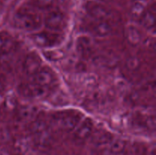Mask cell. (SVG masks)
Segmentation results:
<instances>
[{
    "mask_svg": "<svg viewBox=\"0 0 156 155\" xmlns=\"http://www.w3.org/2000/svg\"><path fill=\"white\" fill-rule=\"evenodd\" d=\"M41 61L37 56L35 54L29 55L24 62V72L32 77L41 68Z\"/></svg>",
    "mask_w": 156,
    "mask_h": 155,
    "instance_id": "9",
    "label": "cell"
},
{
    "mask_svg": "<svg viewBox=\"0 0 156 155\" xmlns=\"http://www.w3.org/2000/svg\"><path fill=\"white\" fill-rule=\"evenodd\" d=\"M15 47V40L7 33L0 32V54L9 53Z\"/></svg>",
    "mask_w": 156,
    "mask_h": 155,
    "instance_id": "11",
    "label": "cell"
},
{
    "mask_svg": "<svg viewBox=\"0 0 156 155\" xmlns=\"http://www.w3.org/2000/svg\"><path fill=\"white\" fill-rule=\"evenodd\" d=\"M86 12L95 21H107L111 15V12L105 6L96 2H88Z\"/></svg>",
    "mask_w": 156,
    "mask_h": 155,
    "instance_id": "7",
    "label": "cell"
},
{
    "mask_svg": "<svg viewBox=\"0 0 156 155\" xmlns=\"http://www.w3.org/2000/svg\"><path fill=\"white\" fill-rule=\"evenodd\" d=\"M17 27L26 31L38 30L42 24L41 15L34 5H26L20 8L14 16Z\"/></svg>",
    "mask_w": 156,
    "mask_h": 155,
    "instance_id": "1",
    "label": "cell"
},
{
    "mask_svg": "<svg viewBox=\"0 0 156 155\" xmlns=\"http://www.w3.org/2000/svg\"><path fill=\"white\" fill-rule=\"evenodd\" d=\"M55 0H34V5L41 10H49L53 7Z\"/></svg>",
    "mask_w": 156,
    "mask_h": 155,
    "instance_id": "16",
    "label": "cell"
},
{
    "mask_svg": "<svg viewBox=\"0 0 156 155\" xmlns=\"http://www.w3.org/2000/svg\"><path fill=\"white\" fill-rule=\"evenodd\" d=\"M111 30L112 28L107 21H95L90 27V30L91 33L100 37L109 35Z\"/></svg>",
    "mask_w": 156,
    "mask_h": 155,
    "instance_id": "10",
    "label": "cell"
},
{
    "mask_svg": "<svg viewBox=\"0 0 156 155\" xmlns=\"http://www.w3.org/2000/svg\"><path fill=\"white\" fill-rule=\"evenodd\" d=\"M44 24L49 30L57 33L65 26V15L59 9L51 8L47 10Z\"/></svg>",
    "mask_w": 156,
    "mask_h": 155,
    "instance_id": "3",
    "label": "cell"
},
{
    "mask_svg": "<svg viewBox=\"0 0 156 155\" xmlns=\"http://www.w3.org/2000/svg\"><path fill=\"white\" fill-rule=\"evenodd\" d=\"M108 146L109 147L110 151L111 153L119 154V153H122L123 151V149H124L125 147V142L124 141L120 139V138H116V139L113 138Z\"/></svg>",
    "mask_w": 156,
    "mask_h": 155,
    "instance_id": "14",
    "label": "cell"
},
{
    "mask_svg": "<svg viewBox=\"0 0 156 155\" xmlns=\"http://www.w3.org/2000/svg\"><path fill=\"white\" fill-rule=\"evenodd\" d=\"M47 90L48 89H46L31 81V83L23 85L21 91L22 94L27 97H33V98H41L47 94Z\"/></svg>",
    "mask_w": 156,
    "mask_h": 155,
    "instance_id": "8",
    "label": "cell"
},
{
    "mask_svg": "<svg viewBox=\"0 0 156 155\" xmlns=\"http://www.w3.org/2000/svg\"><path fill=\"white\" fill-rule=\"evenodd\" d=\"M126 36L132 43H137L141 38L140 30L134 26H129L126 28Z\"/></svg>",
    "mask_w": 156,
    "mask_h": 155,
    "instance_id": "15",
    "label": "cell"
},
{
    "mask_svg": "<svg viewBox=\"0 0 156 155\" xmlns=\"http://www.w3.org/2000/svg\"><path fill=\"white\" fill-rule=\"evenodd\" d=\"M83 119L81 112L75 110H66L53 114L51 122L57 129L65 132H73Z\"/></svg>",
    "mask_w": 156,
    "mask_h": 155,
    "instance_id": "2",
    "label": "cell"
},
{
    "mask_svg": "<svg viewBox=\"0 0 156 155\" xmlns=\"http://www.w3.org/2000/svg\"><path fill=\"white\" fill-rule=\"evenodd\" d=\"M56 81V76L50 68L41 67L33 76L32 82L39 86L48 89Z\"/></svg>",
    "mask_w": 156,
    "mask_h": 155,
    "instance_id": "6",
    "label": "cell"
},
{
    "mask_svg": "<svg viewBox=\"0 0 156 155\" xmlns=\"http://www.w3.org/2000/svg\"><path fill=\"white\" fill-rule=\"evenodd\" d=\"M94 131V122L89 118L82 119L76 129L73 131V138L76 142L82 143L91 136Z\"/></svg>",
    "mask_w": 156,
    "mask_h": 155,
    "instance_id": "4",
    "label": "cell"
},
{
    "mask_svg": "<svg viewBox=\"0 0 156 155\" xmlns=\"http://www.w3.org/2000/svg\"><path fill=\"white\" fill-rule=\"evenodd\" d=\"M34 41L41 47H53L59 45L62 41V38L56 32L49 30L35 33Z\"/></svg>",
    "mask_w": 156,
    "mask_h": 155,
    "instance_id": "5",
    "label": "cell"
},
{
    "mask_svg": "<svg viewBox=\"0 0 156 155\" xmlns=\"http://www.w3.org/2000/svg\"><path fill=\"white\" fill-rule=\"evenodd\" d=\"M143 24L147 29L152 30L155 27V12L154 9L152 11H149L146 9L143 15H142Z\"/></svg>",
    "mask_w": 156,
    "mask_h": 155,
    "instance_id": "13",
    "label": "cell"
},
{
    "mask_svg": "<svg viewBox=\"0 0 156 155\" xmlns=\"http://www.w3.org/2000/svg\"><path fill=\"white\" fill-rule=\"evenodd\" d=\"M2 1H3V0H0V3H1V2H2Z\"/></svg>",
    "mask_w": 156,
    "mask_h": 155,
    "instance_id": "17",
    "label": "cell"
},
{
    "mask_svg": "<svg viewBox=\"0 0 156 155\" xmlns=\"http://www.w3.org/2000/svg\"><path fill=\"white\" fill-rule=\"evenodd\" d=\"M146 10V2L144 0H136L131 8V14L133 18H141Z\"/></svg>",
    "mask_w": 156,
    "mask_h": 155,
    "instance_id": "12",
    "label": "cell"
}]
</instances>
